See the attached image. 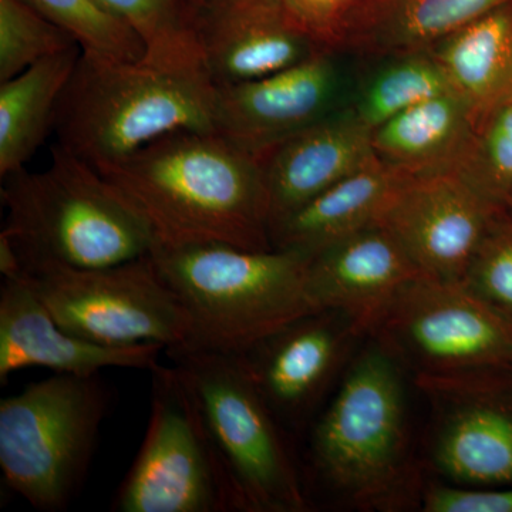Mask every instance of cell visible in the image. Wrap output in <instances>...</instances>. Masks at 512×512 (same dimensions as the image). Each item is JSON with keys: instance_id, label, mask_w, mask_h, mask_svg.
Instances as JSON below:
<instances>
[{"instance_id": "obj_6", "label": "cell", "mask_w": 512, "mask_h": 512, "mask_svg": "<svg viewBox=\"0 0 512 512\" xmlns=\"http://www.w3.org/2000/svg\"><path fill=\"white\" fill-rule=\"evenodd\" d=\"M190 384L234 493L237 512H306L292 437L255 386L241 355L168 350Z\"/></svg>"}, {"instance_id": "obj_25", "label": "cell", "mask_w": 512, "mask_h": 512, "mask_svg": "<svg viewBox=\"0 0 512 512\" xmlns=\"http://www.w3.org/2000/svg\"><path fill=\"white\" fill-rule=\"evenodd\" d=\"M143 40V62L163 69L204 70L200 22L207 0H99Z\"/></svg>"}, {"instance_id": "obj_4", "label": "cell", "mask_w": 512, "mask_h": 512, "mask_svg": "<svg viewBox=\"0 0 512 512\" xmlns=\"http://www.w3.org/2000/svg\"><path fill=\"white\" fill-rule=\"evenodd\" d=\"M150 258L190 323L183 349L242 355L292 320L319 311L306 291L309 258L298 252L156 244Z\"/></svg>"}, {"instance_id": "obj_22", "label": "cell", "mask_w": 512, "mask_h": 512, "mask_svg": "<svg viewBox=\"0 0 512 512\" xmlns=\"http://www.w3.org/2000/svg\"><path fill=\"white\" fill-rule=\"evenodd\" d=\"M478 119L512 104V0L431 47Z\"/></svg>"}, {"instance_id": "obj_19", "label": "cell", "mask_w": 512, "mask_h": 512, "mask_svg": "<svg viewBox=\"0 0 512 512\" xmlns=\"http://www.w3.org/2000/svg\"><path fill=\"white\" fill-rule=\"evenodd\" d=\"M510 0H357L335 49L355 59L429 50Z\"/></svg>"}, {"instance_id": "obj_13", "label": "cell", "mask_w": 512, "mask_h": 512, "mask_svg": "<svg viewBox=\"0 0 512 512\" xmlns=\"http://www.w3.org/2000/svg\"><path fill=\"white\" fill-rule=\"evenodd\" d=\"M363 336L366 333L348 313L319 309L242 353L255 386L289 436L311 429Z\"/></svg>"}, {"instance_id": "obj_5", "label": "cell", "mask_w": 512, "mask_h": 512, "mask_svg": "<svg viewBox=\"0 0 512 512\" xmlns=\"http://www.w3.org/2000/svg\"><path fill=\"white\" fill-rule=\"evenodd\" d=\"M217 87L204 70L80 56L57 106V144L96 170L181 130H214Z\"/></svg>"}, {"instance_id": "obj_14", "label": "cell", "mask_w": 512, "mask_h": 512, "mask_svg": "<svg viewBox=\"0 0 512 512\" xmlns=\"http://www.w3.org/2000/svg\"><path fill=\"white\" fill-rule=\"evenodd\" d=\"M460 173L410 178L380 215L410 261L427 278L463 282L498 211Z\"/></svg>"}, {"instance_id": "obj_16", "label": "cell", "mask_w": 512, "mask_h": 512, "mask_svg": "<svg viewBox=\"0 0 512 512\" xmlns=\"http://www.w3.org/2000/svg\"><path fill=\"white\" fill-rule=\"evenodd\" d=\"M198 36L202 67L215 87L261 79L329 49L272 0H207Z\"/></svg>"}, {"instance_id": "obj_30", "label": "cell", "mask_w": 512, "mask_h": 512, "mask_svg": "<svg viewBox=\"0 0 512 512\" xmlns=\"http://www.w3.org/2000/svg\"><path fill=\"white\" fill-rule=\"evenodd\" d=\"M417 507L426 512H512V485L471 487L424 481Z\"/></svg>"}, {"instance_id": "obj_21", "label": "cell", "mask_w": 512, "mask_h": 512, "mask_svg": "<svg viewBox=\"0 0 512 512\" xmlns=\"http://www.w3.org/2000/svg\"><path fill=\"white\" fill-rule=\"evenodd\" d=\"M409 175L382 163L350 175L271 227L274 249L318 254L340 239L379 221Z\"/></svg>"}, {"instance_id": "obj_10", "label": "cell", "mask_w": 512, "mask_h": 512, "mask_svg": "<svg viewBox=\"0 0 512 512\" xmlns=\"http://www.w3.org/2000/svg\"><path fill=\"white\" fill-rule=\"evenodd\" d=\"M416 375L512 366V320L463 282L417 276L369 333Z\"/></svg>"}, {"instance_id": "obj_29", "label": "cell", "mask_w": 512, "mask_h": 512, "mask_svg": "<svg viewBox=\"0 0 512 512\" xmlns=\"http://www.w3.org/2000/svg\"><path fill=\"white\" fill-rule=\"evenodd\" d=\"M463 284L512 320V212L507 208L488 224Z\"/></svg>"}, {"instance_id": "obj_32", "label": "cell", "mask_w": 512, "mask_h": 512, "mask_svg": "<svg viewBox=\"0 0 512 512\" xmlns=\"http://www.w3.org/2000/svg\"><path fill=\"white\" fill-rule=\"evenodd\" d=\"M505 208H507L508 211L512 212V192L510 197H508L507 204H505Z\"/></svg>"}, {"instance_id": "obj_18", "label": "cell", "mask_w": 512, "mask_h": 512, "mask_svg": "<svg viewBox=\"0 0 512 512\" xmlns=\"http://www.w3.org/2000/svg\"><path fill=\"white\" fill-rule=\"evenodd\" d=\"M268 191L269 232L286 215L377 163L372 130L348 109L299 131L256 157Z\"/></svg>"}, {"instance_id": "obj_28", "label": "cell", "mask_w": 512, "mask_h": 512, "mask_svg": "<svg viewBox=\"0 0 512 512\" xmlns=\"http://www.w3.org/2000/svg\"><path fill=\"white\" fill-rule=\"evenodd\" d=\"M458 173L487 200L505 207L512 192V104L480 121L473 150Z\"/></svg>"}, {"instance_id": "obj_12", "label": "cell", "mask_w": 512, "mask_h": 512, "mask_svg": "<svg viewBox=\"0 0 512 512\" xmlns=\"http://www.w3.org/2000/svg\"><path fill=\"white\" fill-rule=\"evenodd\" d=\"M350 59L340 50L323 49L281 72L217 87L214 131L261 156L348 106L355 69Z\"/></svg>"}, {"instance_id": "obj_27", "label": "cell", "mask_w": 512, "mask_h": 512, "mask_svg": "<svg viewBox=\"0 0 512 512\" xmlns=\"http://www.w3.org/2000/svg\"><path fill=\"white\" fill-rule=\"evenodd\" d=\"M76 46L72 37L25 0H0V83Z\"/></svg>"}, {"instance_id": "obj_26", "label": "cell", "mask_w": 512, "mask_h": 512, "mask_svg": "<svg viewBox=\"0 0 512 512\" xmlns=\"http://www.w3.org/2000/svg\"><path fill=\"white\" fill-rule=\"evenodd\" d=\"M64 30L83 55L110 62H143L146 46L123 19L99 0H25Z\"/></svg>"}, {"instance_id": "obj_7", "label": "cell", "mask_w": 512, "mask_h": 512, "mask_svg": "<svg viewBox=\"0 0 512 512\" xmlns=\"http://www.w3.org/2000/svg\"><path fill=\"white\" fill-rule=\"evenodd\" d=\"M109 407V387L100 375L53 373L2 399L6 485L37 511H66L86 483Z\"/></svg>"}, {"instance_id": "obj_3", "label": "cell", "mask_w": 512, "mask_h": 512, "mask_svg": "<svg viewBox=\"0 0 512 512\" xmlns=\"http://www.w3.org/2000/svg\"><path fill=\"white\" fill-rule=\"evenodd\" d=\"M9 235L23 272L45 266L101 268L151 254L157 239L146 217L93 165L59 144L46 170L2 178Z\"/></svg>"}, {"instance_id": "obj_2", "label": "cell", "mask_w": 512, "mask_h": 512, "mask_svg": "<svg viewBox=\"0 0 512 512\" xmlns=\"http://www.w3.org/2000/svg\"><path fill=\"white\" fill-rule=\"evenodd\" d=\"M309 429V483L369 511L417 507L424 480L413 456L404 366L373 336Z\"/></svg>"}, {"instance_id": "obj_23", "label": "cell", "mask_w": 512, "mask_h": 512, "mask_svg": "<svg viewBox=\"0 0 512 512\" xmlns=\"http://www.w3.org/2000/svg\"><path fill=\"white\" fill-rule=\"evenodd\" d=\"M80 56V47H72L0 83V177L25 168L55 127L57 106Z\"/></svg>"}, {"instance_id": "obj_1", "label": "cell", "mask_w": 512, "mask_h": 512, "mask_svg": "<svg viewBox=\"0 0 512 512\" xmlns=\"http://www.w3.org/2000/svg\"><path fill=\"white\" fill-rule=\"evenodd\" d=\"M97 171L146 217L157 244L274 249L261 165L217 131H175Z\"/></svg>"}, {"instance_id": "obj_9", "label": "cell", "mask_w": 512, "mask_h": 512, "mask_svg": "<svg viewBox=\"0 0 512 512\" xmlns=\"http://www.w3.org/2000/svg\"><path fill=\"white\" fill-rule=\"evenodd\" d=\"M60 326L107 346L190 342V323L150 255L101 268L45 266L20 276Z\"/></svg>"}, {"instance_id": "obj_20", "label": "cell", "mask_w": 512, "mask_h": 512, "mask_svg": "<svg viewBox=\"0 0 512 512\" xmlns=\"http://www.w3.org/2000/svg\"><path fill=\"white\" fill-rule=\"evenodd\" d=\"M480 119L463 96L440 94L402 111L372 131L380 163L412 178L458 173L466 164Z\"/></svg>"}, {"instance_id": "obj_24", "label": "cell", "mask_w": 512, "mask_h": 512, "mask_svg": "<svg viewBox=\"0 0 512 512\" xmlns=\"http://www.w3.org/2000/svg\"><path fill=\"white\" fill-rule=\"evenodd\" d=\"M356 60L346 109L372 131L416 104L454 92L430 49Z\"/></svg>"}, {"instance_id": "obj_31", "label": "cell", "mask_w": 512, "mask_h": 512, "mask_svg": "<svg viewBox=\"0 0 512 512\" xmlns=\"http://www.w3.org/2000/svg\"><path fill=\"white\" fill-rule=\"evenodd\" d=\"M286 18L320 45L335 49L346 13L356 0H272Z\"/></svg>"}, {"instance_id": "obj_11", "label": "cell", "mask_w": 512, "mask_h": 512, "mask_svg": "<svg viewBox=\"0 0 512 512\" xmlns=\"http://www.w3.org/2000/svg\"><path fill=\"white\" fill-rule=\"evenodd\" d=\"M430 404L426 466L447 483L512 485V366L416 375Z\"/></svg>"}, {"instance_id": "obj_15", "label": "cell", "mask_w": 512, "mask_h": 512, "mask_svg": "<svg viewBox=\"0 0 512 512\" xmlns=\"http://www.w3.org/2000/svg\"><path fill=\"white\" fill-rule=\"evenodd\" d=\"M165 349L157 343L107 346L74 335L57 323L22 279L0 286V384L28 367L60 375L96 376L110 367L148 370Z\"/></svg>"}, {"instance_id": "obj_8", "label": "cell", "mask_w": 512, "mask_h": 512, "mask_svg": "<svg viewBox=\"0 0 512 512\" xmlns=\"http://www.w3.org/2000/svg\"><path fill=\"white\" fill-rule=\"evenodd\" d=\"M151 373L150 419L114 512H237L234 493L200 404L180 370Z\"/></svg>"}, {"instance_id": "obj_17", "label": "cell", "mask_w": 512, "mask_h": 512, "mask_svg": "<svg viewBox=\"0 0 512 512\" xmlns=\"http://www.w3.org/2000/svg\"><path fill=\"white\" fill-rule=\"evenodd\" d=\"M417 276L396 238L376 222L311 256L306 291L315 309L348 313L369 336L394 296Z\"/></svg>"}]
</instances>
